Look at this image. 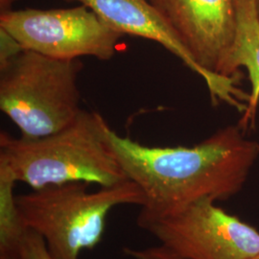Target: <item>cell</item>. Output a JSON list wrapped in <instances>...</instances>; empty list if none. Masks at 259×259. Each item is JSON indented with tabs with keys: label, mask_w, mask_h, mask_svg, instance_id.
I'll return each instance as SVG.
<instances>
[{
	"label": "cell",
	"mask_w": 259,
	"mask_h": 259,
	"mask_svg": "<svg viewBox=\"0 0 259 259\" xmlns=\"http://www.w3.org/2000/svg\"><path fill=\"white\" fill-rule=\"evenodd\" d=\"M108 143L130 181L145 197L139 214L160 217L209 198L226 201L246 185L259 142L238 124L217 130L192 147H151L108 130Z\"/></svg>",
	"instance_id": "cell-1"
},
{
	"label": "cell",
	"mask_w": 259,
	"mask_h": 259,
	"mask_svg": "<svg viewBox=\"0 0 259 259\" xmlns=\"http://www.w3.org/2000/svg\"><path fill=\"white\" fill-rule=\"evenodd\" d=\"M110 126L98 112L82 111L70 125L39 139L0 134V163L34 190L83 182L112 186L128 181L108 143Z\"/></svg>",
	"instance_id": "cell-2"
},
{
	"label": "cell",
	"mask_w": 259,
	"mask_h": 259,
	"mask_svg": "<svg viewBox=\"0 0 259 259\" xmlns=\"http://www.w3.org/2000/svg\"><path fill=\"white\" fill-rule=\"evenodd\" d=\"M90 184L74 182L48 185L16 196L24 226L39 234L53 259H79L102 240L112 208L132 204L142 207L145 197L139 185L126 181L89 192Z\"/></svg>",
	"instance_id": "cell-3"
},
{
	"label": "cell",
	"mask_w": 259,
	"mask_h": 259,
	"mask_svg": "<svg viewBox=\"0 0 259 259\" xmlns=\"http://www.w3.org/2000/svg\"><path fill=\"white\" fill-rule=\"evenodd\" d=\"M79 60L23 50L0 70V110L23 139H39L70 125L81 113Z\"/></svg>",
	"instance_id": "cell-4"
},
{
	"label": "cell",
	"mask_w": 259,
	"mask_h": 259,
	"mask_svg": "<svg viewBox=\"0 0 259 259\" xmlns=\"http://www.w3.org/2000/svg\"><path fill=\"white\" fill-rule=\"evenodd\" d=\"M204 198L160 217L139 214L137 224L185 259H251L259 253V232Z\"/></svg>",
	"instance_id": "cell-5"
},
{
	"label": "cell",
	"mask_w": 259,
	"mask_h": 259,
	"mask_svg": "<svg viewBox=\"0 0 259 259\" xmlns=\"http://www.w3.org/2000/svg\"><path fill=\"white\" fill-rule=\"evenodd\" d=\"M0 27L24 50L59 60L85 56L111 60L123 36L82 4L68 9L12 10L0 15Z\"/></svg>",
	"instance_id": "cell-6"
},
{
	"label": "cell",
	"mask_w": 259,
	"mask_h": 259,
	"mask_svg": "<svg viewBox=\"0 0 259 259\" xmlns=\"http://www.w3.org/2000/svg\"><path fill=\"white\" fill-rule=\"evenodd\" d=\"M65 1L79 2L89 7L104 22L123 36L144 37L161 45L204 80L213 102L226 103L242 113L246 111L250 94L239 87L237 76H215L204 71L150 0Z\"/></svg>",
	"instance_id": "cell-7"
},
{
	"label": "cell",
	"mask_w": 259,
	"mask_h": 259,
	"mask_svg": "<svg viewBox=\"0 0 259 259\" xmlns=\"http://www.w3.org/2000/svg\"><path fill=\"white\" fill-rule=\"evenodd\" d=\"M204 71L222 76L236 34L234 0H150ZM224 77V76H223Z\"/></svg>",
	"instance_id": "cell-8"
},
{
	"label": "cell",
	"mask_w": 259,
	"mask_h": 259,
	"mask_svg": "<svg viewBox=\"0 0 259 259\" xmlns=\"http://www.w3.org/2000/svg\"><path fill=\"white\" fill-rule=\"evenodd\" d=\"M236 34L231 52L223 66L222 76H237L244 67L250 79L247 109L238 125L247 131L254 124L259 106V19L254 0H234Z\"/></svg>",
	"instance_id": "cell-9"
},
{
	"label": "cell",
	"mask_w": 259,
	"mask_h": 259,
	"mask_svg": "<svg viewBox=\"0 0 259 259\" xmlns=\"http://www.w3.org/2000/svg\"><path fill=\"white\" fill-rule=\"evenodd\" d=\"M16 183L9 168L0 163V252L17 251L19 240L27 230L14 195Z\"/></svg>",
	"instance_id": "cell-10"
},
{
	"label": "cell",
	"mask_w": 259,
	"mask_h": 259,
	"mask_svg": "<svg viewBox=\"0 0 259 259\" xmlns=\"http://www.w3.org/2000/svg\"><path fill=\"white\" fill-rule=\"evenodd\" d=\"M18 250L23 259H53L47 250L44 238L29 229L20 238Z\"/></svg>",
	"instance_id": "cell-11"
},
{
	"label": "cell",
	"mask_w": 259,
	"mask_h": 259,
	"mask_svg": "<svg viewBox=\"0 0 259 259\" xmlns=\"http://www.w3.org/2000/svg\"><path fill=\"white\" fill-rule=\"evenodd\" d=\"M23 50V47L8 31L0 27V70L5 68Z\"/></svg>",
	"instance_id": "cell-12"
},
{
	"label": "cell",
	"mask_w": 259,
	"mask_h": 259,
	"mask_svg": "<svg viewBox=\"0 0 259 259\" xmlns=\"http://www.w3.org/2000/svg\"><path fill=\"white\" fill-rule=\"evenodd\" d=\"M123 251L126 255L134 259H185L161 245L145 249L126 247L123 249Z\"/></svg>",
	"instance_id": "cell-13"
},
{
	"label": "cell",
	"mask_w": 259,
	"mask_h": 259,
	"mask_svg": "<svg viewBox=\"0 0 259 259\" xmlns=\"http://www.w3.org/2000/svg\"><path fill=\"white\" fill-rule=\"evenodd\" d=\"M19 0H0V15L12 11L14 4Z\"/></svg>",
	"instance_id": "cell-14"
},
{
	"label": "cell",
	"mask_w": 259,
	"mask_h": 259,
	"mask_svg": "<svg viewBox=\"0 0 259 259\" xmlns=\"http://www.w3.org/2000/svg\"><path fill=\"white\" fill-rule=\"evenodd\" d=\"M0 259H23L18 251H3L0 252Z\"/></svg>",
	"instance_id": "cell-15"
},
{
	"label": "cell",
	"mask_w": 259,
	"mask_h": 259,
	"mask_svg": "<svg viewBox=\"0 0 259 259\" xmlns=\"http://www.w3.org/2000/svg\"><path fill=\"white\" fill-rule=\"evenodd\" d=\"M254 6H255L256 14H257V16H258L259 19V0H254Z\"/></svg>",
	"instance_id": "cell-16"
},
{
	"label": "cell",
	"mask_w": 259,
	"mask_h": 259,
	"mask_svg": "<svg viewBox=\"0 0 259 259\" xmlns=\"http://www.w3.org/2000/svg\"><path fill=\"white\" fill-rule=\"evenodd\" d=\"M251 259H259V253H258V254H257V255H255V256H254V257H253V258H251Z\"/></svg>",
	"instance_id": "cell-17"
}]
</instances>
